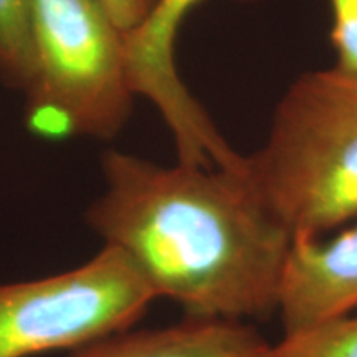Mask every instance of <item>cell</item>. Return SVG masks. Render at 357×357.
Wrapping results in <instances>:
<instances>
[{"instance_id": "obj_1", "label": "cell", "mask_w": 357, "mask_h": 357, "mask_svg": "<svg viewBox=\"0 0 357 357\" xmlns=\"http://www.w3.org/2000/svg\"><path fill=\"white\" fill-rule=\"evenodd\" d=\"M245 166V164H243ZM105 189L86 225L185 318L268 319L278 312L294 236L266 211L242 169L162 166L101 155Z\"/></svg>"}, {"instance_id": "obj_2", "label": "cell", "mask_w": 357, "mask_h": 357, "mask_svg": "<svg viewBox=\"0 0 357 357\" xmlns=\"http://www.w3.org/2000/svg\"><path fill=\"white\" fill-rule=\"evenodd\" d=\"M243 172L293 236H324L357 217V77L301 75L276 105L261 147Z\"/></svg>"}, {"instance_id": "obj_3", "label": "cell", "mask_w": 357, "mask_h": 357, "mask_svg": "<svg viewBox=\"0 0 357 357\" xmlns=\"http://www.w3.org/2000/svg\"><path fill=\"white\" fill-rule=\"evenodd\" d=\"M25 126L43 139L111 141L132 109L124 33L98 0H30Z\"/></svg>"}, {"instance_id": "obj_4", "label": "cell", "mask_w": 357, "mask_h": 357, "mask_svg": "<svg viewBox=\"0 0 357 357\" xmlns=\"http://www.w3.org/2000/svg\"><path fill=\"white\" fill-rule=\"evenodd\" d=\"M158 300L118 248L37 280L0 283V357L73 352L132 328Z\"/></svg>"}, {"instance_id": "obj_5", "label": "cell", "mask_w": 357, "mask_h": 357, "mask_svg": "<svg viewBox=\"0 0 357 357\" xmlns=\"http://www.w3.org/2000/svg\"><path fill=\"white\" fill-rule=\"evenodd\" d=\"M202 0H158L149 17L124 35L129 83L134 95L149 100L166 121L177 160L207 164L220 159L229 142L197 100L187 91L174 60L177 30Z\"/></svg>"}, {"instance_id": "obj_6", "label": "cell", "mask_w": 357, "mask_h": 357, "mask_svg": "<svg viewBox=\"0 0 357 357\" xmlns=\"http://www.w3.org/2000/svg\"><path fill=\"white\" fill-rule=\"evenodd\" d=\"M357 307V223L329 236H294L278 312L284 334Z\"/></svg>"}, {"instance_id": "obj_7", "label": "cell", "mask_w": 357, "mask_h": 357, "mask_svg": "<svg viewBox=\"0 0 357 357\" xmlns=\"http://www.w3.org/2000/svg\"><path fill=\"white\" fill-rule=\"evenodd\" d=\"M66 357H273V344L247 321L184 318L153 329H124Z\"/></svg>"}, {"instance_id": "obj_8", "label": "cell", "mask_w": 357, "mask_h": 357, "mask_svg": "<svg viewBox=\"0 0 357 357\" xmlns=\"http://www.w3.org/2000/svg\"><path fill=\"white\" fill-rule=\"evenodd\" d=\"M273 357H357V307L283 334Z\"/></svg>"}, {"instance_id": "obj_9", "label": "cell", "mask_w": 357, "mask_h": 357, "mask_svg": "<svg viewBox=\"0 0 357 357\" xmlns=\"http://www.w3.org/2000/svg\"><path fill=\"white\" fill-rule=\"evenodd\" d=\"M30 0H0V79L22 89L29 68Z\"/></svg>"}, {"instance_id": "obj_10", "label": "cell", "mask_w": 357, "mask_h": 357, "mask_svg": "<svg viewBox=\"0 0 357 357\" xmlns=\"http://www.w3.org/2000/svg\"><path fill=\"white\" fill-rule=\"evenodd\" d=\"M333 10L331 43L336 68L357 77V0H329Z\"/></svg>"}, {"instance_id": "obj_11", "label": "cell", "mask_w": 357, "mask_h": 357, "mask_svg": "<svg viewBox=\"0 0 357 357\" xmlns=\"http://www.w3.org/2000/svg\"><path fill=\"white\" fill-rule=\"evenodd\" d=\"M113 24L126 35L144 22L158 0H98Z\"/></svg>"}]
</instances>
